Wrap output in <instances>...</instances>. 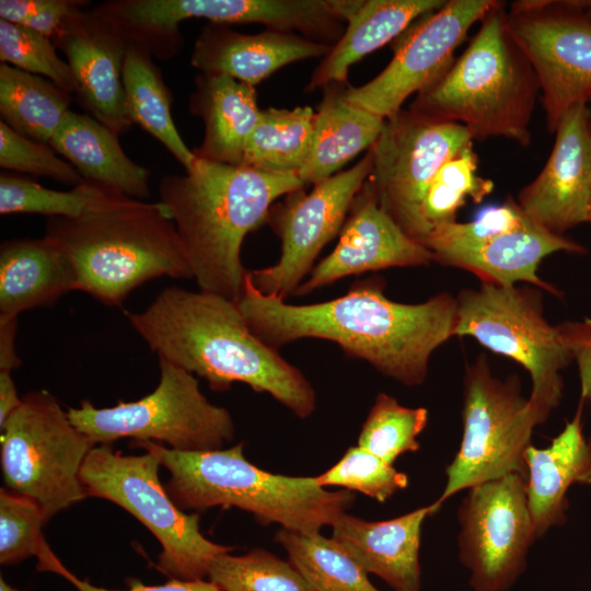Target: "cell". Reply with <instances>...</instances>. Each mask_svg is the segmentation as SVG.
<instances>
[{"label":"cell","instance_id":"ac0fdd59","mask_svg":"<svg viewBox=\"0 0 591 591\" xmlns=\"http://www.w3.org/2000/svg\"><path fill=\"white\" fill-rule=\"evenodd\" d=\"M432 262V252L408 236L381 208L367 179L350 206L336 246L314 265L294 296H306L352 275Z\"/></svg>","mask_w":591,"mask_h":591},{"label":"cell","instance_id":"816d5d0a","mask_svg":"<svg viewBox=\"0 0 591 591\" xmlns=\"http://www.w3.org/2000/svg\"><path fill=\"white\" fill-rule=\"evenodd\" d=\"M588 441H589V443H590V445H591V437L589 438V440H588Z\"/></svg>","mask_w":591,"mask_h":591},{"label":"cell","instance_id":"c3c4849f","mask_svg":"<svg viewBox=\"0 0 591 591\" xmlns=\"http://www.w3.org/2000/svg\"><path fill=\"white\" fill-rule=\"evenodd\" d=\"M0 591H19L18 589L11 587L3 577L0 578Z\"/></svg>","mask_w":591,"mask_h":591},{"label":"cell","instance_id":"4dcf8cb0","mask_svg":"<svg viewBox=\"0 0 591 591\" xmlns=\"http://www.w3.org/2000/svg\"><path fill=\"white\" fill-rule=\"evenodd\" d=\"M314 118L315 111L310 106L262 109L246 141L242 164L299 176L310 153Z\"/></svg>","mask_w":591,"mask_h":591},{"label":"cell","instance_id":"7c38bea8","mask_svg":"<svg viewBox=\"0 0 591 591\" xmlns=\"http://www.w3.org/2000/svg\"><path fill=\"white\" fill-rule=\"evenodd\" d=\"M472 142L463 125L408 108L385 119L369 149L372 170L368 182L381 208L422 245L427 231L420 210L427 189L440 166Z\"/></svg>","mask_w":591,"mask_h":591},{"label":"cell","instance_id":"2e32d148","mask_svg":"<svg viewBox=\"0 0 591 591\" xmlns=\"http://www.w3.org/2000/svg\"><path fill=\"white\" fill-rule=\"evenodd\" d=\"M496 3L449 0L420 16L395 38L387 66L371 81L344 88V99L383 119L394 116L412 94H418L447 71L470 28Z\"/></svg>","mask_w":591,"mask_h":591},{"label":"cell","instance_id":"44dd1931","mask_svg":"<svg viewBox=\"0 0 591 591\" xmlns=\"http://www.w3.org/2000/svg\"><path fill=\"white\" fill-rule=\"evenodd\" d=\"M441 508L437 501L384 521H367L346 512L332 525V538L367 572L394 591H420L422 523Z\"/></svg>","mask_w":591,"mask_h":591},{"label":"cell","instance_id":"4316f807","mask_svg":"<svg viewBox=\"0 0 591 591\" xmlns=\"http://www.w3.org/2000/svg\"><path fill=\"white\" fill-rule=\"evenodd\" d=\"M76 290L74 271L63 253L45 236L2 242L0 246V315L55 303Z\"/></svg>","mask_w":591,"mask_h":591},{"label":"cell","instance_id":"7dc6e473","mask_svg":"<svg viewBox=\"0 0 591 591\" xmlns=\"http://www.w3.org/2000/svg\"><path fill=\"white\" fill-rule=\"evenodd\" d=\"M21 403L11 372L0 371V428Z\"/></svg>","mask_w":591,"mask_h":591},{"label":"cell","instance_id":"7a4b0ae2","mask_svg":"<svg viewBox=\"0 0 591 591\" xmlns=\"http://www.w3.org/2000/svg\"><path fill=\"white\" fill-rule=\"evenodd\" d=\"M126 316L159 358L201 376L213 391L244 383L271 395L301 419L314 413L311 382L251 331L236 302L170 287L143 311Z\"/></svg>","mask_w":591,"mask_h":591},{"label":"cell","instance_id":"6da1fadb","mask_svg":"<svg viewBox=\"0 0 591 591\" xmlns=\"http://www.w3.org/2000/svg\"><path fill=\"white\" fill-rule=\"evenodd\" d=\"M384 289L382 278L361 279L339 298L296 305L260 293L245 275L236 304L251 331L277 350L299 339H325L398 383L420 385L431 355L454 336L456 298L441 292L402 303Z\"/></svg>","mask_w":591,"mask_h":591},{"label":"cell","instance_id":"1f68e13d","mask_svg":"<svg viewBox=\"0 0 591 591\" xmlns=\"http://www.w3.org/2000/svg\"><path fill=\"white\" fill-rule=\"evenodd\" d=\"M275 541L316 591H379L368 573L333 538L281 528Z\"/></svg>","mask_w":591,"mask_h":591},{"label":"cell","instance_id":"8d00e7d4","mask_svg":"<svg viewBox=\"0 0 591 591\" xmlns=\"http://www.w3.org/2000/svg\"><path fill=\"white\" fill-rule=\"evenodd\" d=\"M530 219L510 196L498 206L483 209L470 222H451L433 228L427 235L424 245L438 256L465 252L484 243L524 227Z\"/></svg>","mask_w":591,"mask_h":591},{"label":"cell","instance_id":"f5cc1de1","mask_svg":"<svg viewBox=\"0 0 591 591\" xmlns=\"http://www.w3.org/2000/svg\"><path fill=\"white\" fill-rule=\"evenodd\" d=\"M589 103L591 104V100H590V102H589Z\"/></svg>","mask_w":591,"mask_h":591},{"label":"cell","instance_id":"d4e9b609","mask_svg":"<svg viewBox=\"0 0 591 591\" xmlns=\"http://www.w3.org/2000/svg\"><path fill=\"white\" fill-rule=\"evenodd\" d=\"M189 112L204 121L197 159L239 165L246 141L258 123L260 111L253 85L227 76L200 73L189 96Z\"/></svg>","mask_w":591,"mask_h":591},{"label":"cell","instance_id":"f546056e","mask_svg":"<svg viewBox=\"0 0 591 591\" xmlns=\"http://www.w3.org/2000/svg\"><path fill=\"white\" fill-rule=\"evenodd\" d=\"M71 94L40 76L0 66L1 120L18 134L49 144L70 111Z\"/></svg>","mask_w":591,"mask_h":591},{"label":"cell","instance_id":"f35d334b","mask_svg":"<svg viewBox=\"0 0 591 591\" xmlns=\"http://www.w3.org/2000/svg\"><path fill=\"white\" fill-rule=\"evenodd\" d=\"M324 486H340L385 502L408 486V476L359 445L350 447L329 470L315 477Z\"/></svg>","mask_w":591,"mask_h":591},{"label":"cell","instance_id":"b9f144b4","mask_svg":"<svg viewBox=\"0 0 591 591\" xmlns=\"http://www.w3.org/2000/svg\"><path fill=\"white\" fill-rule=\"evenodd\" d=\"M37 569L39 571H50L58 573L68 580L78 591H222L210 580H178L170 579L167 582L158 586L142 584L132 580L127 590H111L91 584L88 580H81L69 571L51 552L48 544H45L38 556Z\"/></svg>","mask_w":591,"mask_h":591},{"label":"cell","instance_id":"e0dca14e","mask_svg":"<svg viewBox=\"0 0 591 591\" xmlns=\"http://www.w3.org/2000/svg\"><path fill=\"white\" fill-rule=\"evenodd\" d=\"M591 108L566 111L555 130L553 150L540 174L518 194L525 216L547 231L564 235L589 222L591 196Z\"/></svg>","mask_w":591,"mask_h":591},{"label":"cell","instance_id":"4fadbf2b","mask_svg":"<svg viewBox=\"0 0 591 591\" xmlns=\"http://www.w3.org/2000/svg\"><path fill=\"white\" fill-rule=\"evenodd\" d=\"M507 27L533 67L546 127L591 100V19L581 1L521 0L510 4Z\"/></svg>","mask_w":591,"mask_h":591},{"label":"cell","instance_id":"d590c367","mask_svg":"<svg viewBox=\"0 0 591 591\" xmlns=\"http://www.w3.org/2000/svg\"><path fill=\"white\" fill-rule=\"evenodd\" d=\"M425 407H407L385 393H379L362 425L358 445L393 464L406 452L420 449L418 436L428 424Z\"/></svg>","mask_w":591,"mask_h":591},{"label":"cell","instance_id":"484cf974","mask_svg":"<svg viewBox=\"0 0 591 591\" xmlns=\"http://www.w3.org/2000/svg\"><path fill=\"white\" fill-rule=\"evenodd\" d=\"M49 146L85 182L139 200L150 194V170L129 159L118 136L92 116L69 111Z\"/></svg>","mask_w":591,"mask_h":591},{"label":"cell","instance_id":"277c9868","mask_svg":"<svg viewBox=\"0 0 591 591\" xmlns=\"http://www.w3.org/2000/svg\"><path fill=\"white\" fill-rule=\"evenodd\" d=\"M69 260L76 290L121 305L142 283L193 273L166 206L118 195L77 218H47L44 235Z\"/></svg>","mask_w":591,"mask_h":591},{"label":"cell","instance_id":"60d3db41","mask_svg":"<svg viewBox=\"0 0 591 591\" xmlns=\"http://www.w3.org/2000/svg\"><path fill=\"white\" fill-rule=\"evenodd\" d=\"M0 166L5 170L48 176L67 185L84 182L79 172L46 143L28 139L0 120Z\"/></svg>","mask_w":591,"mask_h":591},{"label":"cell","instance_id":"ab89813d","mask_svg":"<svg viewBox=\"0 0 591 591\" xmlns=\"http://www.w3.org/2000/svg\"><path fill=\"white\" fill-rule=\"evenodd\" d=\"M46 522L42 509L35 501L1 488V565H14L30 556H37L45 543L42 526Z\"/></svg>","mask_w":591,"mask_h":591},{"label":"cell","instance_id":"cb8c5ba5","mask_svg":"<svg viewBox=\"0 0 591 591\" xmlns=\"http://www.w3.org/2000/svg\"><path fill=\"white\" fill-rule=\"evenodd\" d=\"M586 254L587 248L565 235L554 234L531 219L522 228L499 235L483 245L436 257L434 262L467 270L482 283L501 287L526 282L556 297L561 292L537 275L542 260L554 253Z\"/></svg>","mask_w":591,"mask_h":591},{"label":"cell","instance_id":"8992f818","mask_svg":"<svg viewBox=\"0 0 591 591\" xmlns=\"http://www.w3.org/2000/svg\"><path fill=\"white\" fill-rule=\"evenodd\" d=\"M505 3H497L463 54L409 109L463 125L473 140L506 138L528 147L530 121L541 93L536 73L507 27Z\"/></svg>","mask_w":591,"mask_h":591},{"label":"cell","instance_id":"52a82bcc","mask_svg":"<svg viewBox=\"0 0 591 591\" xmlns=\"http://www.w3.org/2000/svg\"><path fill=\"white\" fill-rule=\"evenodd\" d=\"M159 459L144 451L124 455L111 444L94 445L80 479L88 497L109 500L138 519L159 541L157 569L171 579L200 580L212 560L233 547L204 536L197 513H185L159 478Z\"/></svg>","mask_w":591,"mask_h":591},{"label":"cell","instance_id":"9a60e30c","mask_svg":"<svg viewBox=\"0 0 591 591\" xmlns=\"http://www.w3.org/2000/svg\"><path fill=\"white\" fill-rule=\"evenodd\" d=\"M457 509L459 559L474 591H508L536 540L526 477L508 474L466 489Z\"/></svg>","mask_w":591,"mask_h":591},{"label":"cell","instance_id":"8fae6325","mask_svg":"<svg viewBox=\"0 0 591 591\" xmlns=\"http://www.w3.org/2000/svg\"><path fill=\"white\" fill-rule=\"evenodd\" d=\"M0 430L7 487L35 501L46 521L88 497L80 471L94 444L48 391L25 394Z\"/></svg>","mask_w":591,"mask_h":591},{"label":"cell","instance_id":"83f0119b","mask_svg":"<svg viewBox=\"0 0 591 591\" xmlns=\"http://www.w3.org/2000/svg\"><path fill=\"white\" fill-rule=\"evenodd\" d=\"M344 84H332L315 112L309 157L299 172L308 185L338 172L379 138L385 119L344 99Z\"/></svg>","mask_w":591,"mask_h":591},{"label":"cell","instance_id":"f6af8a7d","mask_svg":"<svg viewBox=\"0 0 591 591\" xmlns=\"http://www.w3.org/2000/svg\"><path fill=\"white\" fill-rule=\"evenodd\" d=\"M53 2L54 0H1L0 20L24 25Z\"/></svg>","mask_w":591,"mask_h":591},{"label":"cell","instance_id":"ee69618b","mask_svg":"<svg viewBox=\"0 0 591 591\" xmlns=\"http://www.w3.org/2000/svg\"><path fill=\"white\" fill-rule=\"evenodd\" d=\"M90 3L82 0H54L53 4L26 22L24 26L54 38L66 20L76 11Z\"/></svg>","mask_w":591,"mask_h":591},{"label":"cell","instance_id":"603a6c76","mask_svg":"<svg viewBox=\"0 0 591 591\" xmlns=\"http://www.w3.org/2000/svg\"><path fill=\"white\" fill-rule=\"evenodd\" d=\"M583 402L546 448L530 445L524 454L526 493L536 538L563 525L567 493L573 484L591 485V445L582 432Z\"/></svg>","mask_w":591,"mask_h":591},{"label":"cell","instance_id":"f907efd6","mask_svg":"<svg viewBox=\"0 0 591 591\" xmlns=\"http://www.w3.org/2000/svg\"><path fill=\"white\" fill-rule=\"evenodd\" d=\"M590 126H591V120H590ZM589 223H591V196H590V213H589Z\"/></svg>","mask_w":591,"mask_h":591},{"label":"cell","instance_id":"d6986e66","mask_svg":"<svg viewBox=\"0 0 591 591\" xmlns=\"http://www.w3.org/2000/svg\"><path fill=\"white\" fill-rule=\"evenodd\" d=\"M53 42L67 57L81 105L117 136L129 130L123 85L127 43L115 25L95 8L80 9Z\"/></svg>","mask_w":591,"mask_h":591},{"label":"cell","instance_id":"e575fe53","mask_svg":"<svg viewBox=\"0 0 591 591\" xmlns=\"http://www.w3.org/2000/svg\"><path fill=\"white\" fill-rule=\"evenodd\" d=\"M207 577L222 591H316L290 560L263 548L218 555Z\"/></svg>","mask_w":591,"mask_h":591},{"label":"cell","instance_id":"bcb514c9","mask_svg":"<svg viewBox=\"0 0 591 591\" xmlns=\"http://www.w3.org/2000/svg\"><path fill=\"white\" fill-rule=\"evenodd\" d=\"M18 317L0 315V371H12L21 364L15 351Z\"/></svg>","mask_w":591,"mask_h":591},{"label":"cell","instance_id":"7402d4cb","mask_svg":"<svg viewBox=\"0 0 591 591\" xmlns=\"http://www.w3.org/2000/svg\"><path fill=\"white\" fill-rule=\"evenodd\" d=\"M444 0H335L347 27L312 73L306 90L345 84L350 67L397 38Z\"/></svg>","mask_w":591,"mask_h":591},{"label":"cell","instance_id":"9c48e42d","mask_svg":"<svg viewBox=\"0 0 591 591\" xmlns=\"http://www.w3.org/2000/svg\"><path fill=\"white\" fill-rule=\"evenodd\" d=\"M546 420L522 396L517 375L495 376L487 357L478 355L465 367L462 439L445 468L447 482L437 503L442 506L461 490L508 474L526 477L525 451L535 427Z\"/></svg>","mask_w":591,"mask_h":591},{"label":"cell","instance_id":"7bdbcfd3","mask_svg":"<svg viewBox=\"0 0 591 591\" xmlns=\"http://www.w3.org/2000/svg\"><path fill=\"white\" fill-rule=\"evenodd\" d=\"M560 338L576 361L580 379V401L591 404V317L557 325Z\"/></svg>","mask_w":591,"mask_h":591},{"label":"cell","instance_id":"f1b7e54d","mask_svg":"<svg viewBox=\"0 0 591 591\" xmlns=\"http://www.w3.org/2000/svg\"><path fill=\"white\" fill-rule=\"evenodd\" d=\"M126 112L132 124L157 138L189 171L196 155L183 141L172 117V96L152 56L127 45L123 63Z\"/></svg>","mask_w":591,"mask_h":591},{"label":"cell","instance_id":"ffe728a7","mask_svg":"<svg viewBox=\"0 0 591 591\" xmlns=\"http://www.w3.org/2000/svg\"><path fill=\"white\" fill-rule=\"evenodd\" d=\"M331 47L292 32L267 30L250 35L209 23L195 40L190 65L200 73L227 76L254 86L289 63L325 57Z\"/></svg>","mask_w":591,"mask_h":591},{"label":"cell","instance_id":"5b68a950","mask_svg":"<svg viewBox=\"0 0 591 591\" xmlns=\"http://www.w3.org/2000/svg\"><path fill=\"white\" fill-rule=\"evenodd\" d=\"M131 445L154 454L170 478L165 489L182 509L235 507L262 524L273 522L305 534L320 533L355 502L347 489L329 491L315 477L271 474L244 456L242 442L211 451H177L152 441Z\"/></svg>","mask_w":591,"mask_h":591},{"label":"cell","instance_id":"30bf717a","mask_svg":"<svg viewBox=\"0 0 591 591\" xmlns=\"http://www.w3.org/2000/svg\"><path fill=\"white\" fill-rule=\"evenodd\" d=\"M159 368L158 386L144 397L102 408L84 399L68 408L70 420L94 445L131 438L193 452L230 443L235 433L231 414L207 399L193 373L163 358Z\"/></svg>","mask_w":591,"mask_h":591},{"label":"cell","instance_id":"3957f363","mask_svg":"<svg viewBox=\"0 0 591 591\" xmlns=\"http://www.w3.org/2000/svg\"><path fill=\"white\" fill-rule=\"evenodd\" d=\"M297 174L196 159L185 175L161 178L159 194L175 224L200 291L237 302L247 233L267 221L275 201L305 187Z\"/></svg>","mask_w":591,"mask_h":591},{"label":"cell","instance_id":"74e56055","mask_svg":"<svg viewBox=\"0 0 591 591\" xmlns=\"http://www.w3.org/2000/svg\"><path fill=\"white\" fill-rule=\"evenodd\" d=\"M0 59L25 72L44 76L70 94L76 93L71 69L58 57L55 43L32 28L0 20Z\"/></svg>","mask_w":591,"mask_h":591},{"label":"cell","instance_id":"836d02e7","mask_svg":"<svg viewBox=\"0 0 591 591\" xmlns=\"http://www.w3.org/2000/svg\"><path fill=\"white\" fill-rule=\"evenodd\" d=\"M477 162L472 142L437 171L420 210L427 235L440 224L456 221L459 209L468 198L478 204L493 192L494 183L477 174Z\"/></svg>","mask_w":591,"mask_h":591},{"label":"cell","instance_id":"681fc988","mask_svg":"<svg viewBox=\"0 0 591 591\" xmlns=\"http://www.w3.org/2000/svg\"><path fill=\"white\" fill-rule=\"evenodd\" d=\"M586 14L591 19V0L581 1Z\"/></svg>","mask_w":591,"mask_h":591},{"label":"cell","instance_id":"ba28073f","mask_svg":"<svg viewBox=\"0 0 591 591\" xmlns=\"http://www.w3.org/2000/svg\"><path fill=\"white\" fill-rule=\"evenodd\" d=\"M455 298L454 336H471L521 364L531 378L529 399L547 419L563 397L561 371L573 360L557 325L544 315L542 291L480 282L477 289H462Z\"/></svg>","mask_w":591,"mask_h":591},{"label":"cell","instance_id":"d6a6232c","mask_svg":"<svg viewBox=\"0 0 591 591\" xmlns=\"http://www.w3.org/2000/svg\"><path fill=\"white\" fill-rule=\"evenodd\" d=\"M121 195L103 186L83 182L71 190H56L8 173L0 175V213H37L77 218Z\"/></svg>","mask_w":591,"mask_h":591},{"label":"cell","instance_id":"5bb4252c","mask_svg":"<svg viewBox=\"0 0 591 591\" xmlns=\"http://www.w3.org/2000/svg\"><path fill=\"white\" fill-rule=\"evenodd\" d=\"M372 170L370 150L354 166L285 196L267 221L279 236L281 254L271 266L247 270L260 293L285 300L294 296L324 248L341 230L350 206Z\"/></svg>","mask_w":591,"mask_h":591}]
</instances>
